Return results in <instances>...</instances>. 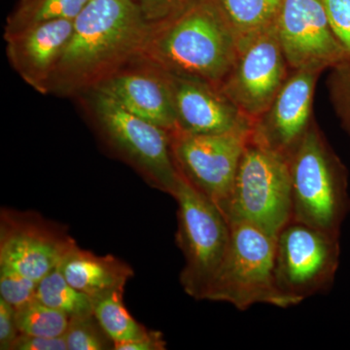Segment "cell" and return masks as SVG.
<instances>
[{"instance_id": "obj_12", "label": "cell", "mask_w": 350, "mask_h": 350, "mask_svg": "<svg viewBox=\"0 0 350 350\" xmlns=\"http://www.w3.org/2000/svg\"><path fill=\"white\" fill-rule=\"evenodd\" d=\"M290 71L273 24L239 51L219 89L254 122L271 105Z\"/></svg>"}, {"instance_id": "obj_18", "label": "cell", "mask_w": 350, "mask_h": 350, "mask_svg": "<svg viewBox=\"0 0 350 350\" xmlns=\"http://www.w3.org/2000/svg\"><path fill=\"white\" fill-rule=\"evenodd\" d=\"M239 43V49L275 24L282 0H211Z\"/></svg>"}, {"instance_id": "obj_25", "label": "cell", "mask_w": 350, "mask_h": 350, "mask_svg": "<svg viewBox=\"0 0 350 350\" xmlns=\"http://www.w3.org/2000/svg\"><path fill=\"white\" fill-rule=\"evenodd\" d=\"M38 282L15 269L0 267V298L15 310L36 298Z\"/></svg>"}, {"instance_id": "obj_20", "label": "cell", "mask_w": 350, "mask_h": 350, "mask_svg": "<svg viewBox=\"0 0 350 350\" xmlns=\"http://www.w3.org/2000/svg\"><path fill=\"white\" fill-rule=\"evenodd\" d=\"M90 0H19L4 27V34L57 20L73 21Z\"/></svg>"}, {"instance_id": "obj_9", "label": "cell", "mask_w": 350, "mask_h": 350, "mask_svg": "<svg viewBox=\"0 0 350 350\" xmlns=\"http://www.w3.org/2000/svg\"><path fill=\"white\" fill-rule=\"evenodd\" d=\"M248 140L250 137L238 135L172 133V155L179 174L225 217Z\"/></svg>"}, {"instance_id": "obj_16", "label": "cell", "mask_w": 350, "mask_h": 350, "mask_svg": "<svg viewBox=\"0 0 350 350\" xmlns=\"http://www.w3.org/2000/svg\"><path fill=\"white\" fill-rule=\"evenodd\" d=\"M72 31L73 21L57 20L3 36L11 66L38 93L49 94L53 73Z\"/></svg>"}, {"instance_id": "obj_1", "label": "cell", "mask_w": 350, "mask_h": 350, "mask_svg": "<svg viewBox=\"0 0 350 350\" xmlns=\"http://www.w3.org/2000/svg\"><path fill=\"white\" fill-rule=\"evenodd\" d=\"M150 23L135 0H90L53 73L49 94L91 91L139 56Z\"/></svg>"}, {"instance_id": "obj_2", "label": "cell", "mask_w": 350, "mask_h": 350, "mask_svg": "<svg viewBox=\"0 0 350 350\" xmlns=\"http://www.w3.org/2000/svg\"><path fill=\"white\" fill-rule=\"evenodd\" d=\"M234 32L211 0L150 23L137 59L170 75L220 88L239 56Z\"/></svg>"}, {"instance_id": "obj_19", "label": "cell", "mask_w": 350, "mask_h": 350, "mask_svg": "<svg viewBox=\"0 0 350 350\" xmlns=\"http://www.w3.org/2000/svg\"><path fill=\"white\" fill-rule=\"evenodd\" d=\"M123 295L124 292L116 291L92 299L94 315L114 342L115 349L139 340L150 332L131 317Z\"/></svg>"}, {"instance_id": "obj_22", "label": "cell", "mask_w": 350, "mask_h": 350, "mask_svg": "<svg viewBox=\"0 0 350 350\" xmlns=\"http://www.w3.org/2000/svg\"><path fill=\"white\" fill-rule=\"evenodd\" d=\"M16 320L21 334L57 338L64 337L70 319L34 298L16 310Z\"/></svg>"}, {"instance_id": "obj_24", "label": "cell", "mask_w": 350, "mask_h": 350, "mask_svg": "<svg viewBox=\"0 0 350 350\" xmlns=\"http://www.w3.org/2000/svg\"><path fill=\"white\" fill-rule=\"evenodd\" d=\"M327 89L340 126L350 137V59L330 69Z\"/></svg>"}, {"instance_id": "obj_17", "label": "cell", "mask_w": 350, "mask_h": 350, "mask_svg": "<svg viewBox=\"0 0 350 350\" xmlns=\"http://www.w3.org/2000/svg\"><path fill=\"white\" fill-rule=\"evenodd\" d=\"M57 269L76 289L92 299L111 292H124L135 275L130 265L113 255L98 256L76 244Z\"/></svg>"}, {"instance_id": "obj_15", "label": "cell", "mask_w": 350, "mask_h": 350, "mask_svg": "<svg viewBox=\"0 0 350 350\" xmlns=\"http://www.w3.org/2000/svg\"><path fill=\"white\" fill-rule=\"evenodd\" d=\"M94 89L140 118L170 133H177L170 78L162 69L137 59Z\"/></svg>"}, {"instance_id": "obj_23", "label": "cell", "mask_w": 350, "mask_h": 350, "mask_svg": "<svg viewBox=\"0 0 350 350\" xmlns=\"http://www.w3.org/2000/svg\"><path fill=\"white\" fill-rule=\"evenodd\" d=\"M64 337L68 350H115L114 342L94 313L69 320Z\"/></svg>"}, {"instance_id": "obj_29", "label": "cell", "mask_w": 350, "mask_h": 350, "mask_svg": "<svg viewBox=\"0 0 350 350\" xmlns=\"http://www.w3.org/2000/svg\"><path fill=\"white\" fill-rule=\"evenodd\" d=\"M11 350H68L64 337L47 338L20 334Z\"/></svg>"}, {"instance_id": "obj_10", "label": "cell", "mask_w": 350, "mask_h": 350, "mask_svg": "<svg viewBox=\"0 0 350 350\" xmlns=\"http://www.w3.org/2000/svg\"><path fill=\"white\" fill-rule=\"evenodd\" d=\"M76 244L66 227L38 213L1 209L0 267L39 282L59 267Z\"/></svg>"}, {"instance_id": "obj_7", "label": "cell", "mask_w": 350, "mask_h": 350, "mask_svg": "<svg viewBox=\"0 0 350 350\" xmlns=\"http://www.w3.org/2000/svg\"><path fill=\"white\" fill-rule=\"evenodd\" d=\"M226 217L229 223H250L276 238L292 219L289 161L248 140Z\"/></svg>"}, {"instance_id": "obj_14", "label": "cell", "mask_w": 350, "mask_h": 350, "mask_svg": "<svg viewBox=\"0 0 350 350\" xmlns=\"http://www.w3.org/2000/svg\"><path fill=\"white\" fill-rule=\"evenodd\" d=\"M177 133L250 137L252 121L219 88L195 78L167 73Z\"/></svg>"}, {"instance_id": "obj_21", "label": "cell", "mask_w": 350, "mask_h": 350, "mask_svg": "<svg viewBox=\"0 0 350 350\" xmlns=\"http://www.w3.org/2000/svg\"><path fill=\"white\" fill-rule=\"evenodd\" d=\"M36 298L70 319L94 313L91 297L72 286L57 268L39 280Z\"/></svg>"}, {"instance_id": "obj_8", "label": "cell", "mask_w": 350, "mask_h": 350, "mask_svg": "<svg viewBox=\"0 0 350 350\" xmlns=\"http://www.w3.org/2000/svg\"><path fill=\"white\" fill-rule=\"evenodd\" d=\"M340 259V236L291 219L275 239L276 284L300 304L330 289Z\"/></svg>"}, {"instance_id": "obj_5", "label": "cell", "mask_w": 350, "mask_h": 350, "mask_svg": "<svg viewBox=\"0 0 350 350\" xmlns=\"http://www.w3.org/2000/svg\"><path fill=\"white\" fill-rule=\"evenodd\" d=\"M231 225L227 252L204 300L224 301L239 310L257 304L288 308L298 306L275 282V237L243 221Z\"/></svg>"}, {"instance_id": "obj_6", "label": "cell", "mask_w": 350, "mask_h": 350, "mask_svg": "<svg viewBox=\"0 0 350 350\" xmlns=\"http://www.w3.org/2000/svg\"><path fill=\"white\" fill-rule=\"evenodd\" d=\"M172 198L178 206L175 241L185 260L180 283L189 296L204 300L227 252L231 225L182 175Z\"/></svg>"}, {"instance_id": "obj_30", "label": "cell", "mask_w": 350, "mask_h": 350, "mask_svg": "<svg viewBox=\"0 0 350 350\" xmlns=\"http://www.w3.org/2000/svg\"><path fill=\"white\" fill-rule=\"evenodd\" d=\"M167 342L160 331L150 330L146 336L135 342L121 345L115 350H165Z\"/></svg>"}, {"instance_id": "obj_4", "label": "cell", "mask_w": 350, "mask_h": 350, "mask_svg": "<svg viewBox=\"0 0 350 350\" xmlns=\"http://www.w3.org/2000/svg\"><path fill=\"white\" fill-rule=\"evenodd\" d=\"M80 96L105 144L152 187L172 197L181 175L172 155V133L133 114L100 90Z\"/></svg>"}, {"instance_id": "obj_27", "label": "cell", "mask_w": 350, "mask_h": 350, "mask_svg": "<svg viewBox=\"0 0 350 350\" xmlns=\"http://www.w3.org/2000/svg\"><path fill=\"white\" fill-rule=\"evenodd\" d=\"M195 0H135L145 20L156 23L179 12Z\"/></svg>"}, {"instance_id": "obj_3", "label": "cell", "mask_w": 350, "mask_h": 350, "mask_svg": "<svg viewBox=\"0 0 350 350\" xmlns=\"http://www.w3.org/2000/svg\"><path fill=\"white\" fill-rule=\"evenodd\" d=\"M292 219L340 236L350 213L349 170L313 122L289 160Z\"/></svg>"}, {"instance_id": "obj_28", "label": "cell", "mask_w": 350, "mask_h": 350, "mask_svg": "<svg viewBox=\"0 0 350 350\" xmlns=\"http://www.w3.org/2000/svg\"><path fill=\"white\" fill-rule=\"evenodd\" d=\"M20 334L15 308L0 298V349L11 350Z\"/></svg>"}, {"instance_id": "obj_11", "label": "cell", "mask_w": 350, "mask_h": 350, "mask_svg": "<svg viewBox=\"0 0 350 350\" xmlns=\"http://www.w3.org/2000/svg\"><path fill=\"white\" fill-rule=\"evenodd\" d=\"M275 25L291 70L322 73L350 59L332 29L323 0H282Z\"/></svg>"}, {"instance_id": "obj_26", "label": "cell", "mask_w": 350, "mask_h": 350, "mask_svg": "<svg viewBox=\"0 0 350 350\" xmlns=\"http://www.w3.org/2000/svg\"><path fill=\"white\" fill-rule=\"evenodd\" d=\"M334 33L350 55V0H323Z\"/></svg>"}, {"instance_id": "obj_13", "label": "cell", "mask_w": 350, "mask_h": 350, "mask_svg": "<svg viewBox=\"0 0 350 350\" xmlns=\"http://www.w3.org/2000/svg\"><path fill=\"white\" fill-rule=\"evenodd\" d=\"M320 75L290 71L271 105L253 123L250 142L289 161L315 121L313 98Z\"/></svg>"}]
</instances>
